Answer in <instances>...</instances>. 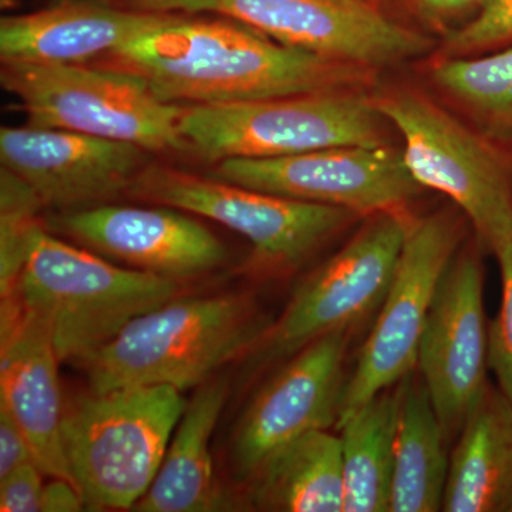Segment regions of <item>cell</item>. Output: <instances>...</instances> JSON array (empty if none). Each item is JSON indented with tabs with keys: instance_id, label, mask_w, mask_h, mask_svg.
<instances>
[{
	"instance_id": "10",
	"label": "cell",
	"mask_w": 512,
	"mask_h": 512,
	"mask_svg": "<svg viewBox=\"0 0 512 512\" xmlns=\"http://www.w3.org/2000/svg\"><path fill=\"white\" fill-rule=\"evenodd\" d=\"M161 13H217L282 45L379 72L420 59L434 40L384 15L372 0H137Z\"/></svg>"
},
{
	"instance_id": "32",
	"label": "cell",
	"mask_w": 512,
	"mask_h": 512,
	"mask_svg": "<svg viewBox=\"0 0 512 512\" xmlns=\"http://www.w3.org/2000/svg\"><path fill=\"white\" fill-rule=\"evenodd\" d=\"M372 2H377V0H372Z\"/></svg>"
},
{
	"instance_id": "2",
	"label": "cell",
	"mask_w": 512,
	"mask_h": 512,
	"mask_svg": "<svg viewBox=\"0 0 512 512\" xmlns=\"http://www.w3.org/2000/svg\"><path fill=\"white\" fill-rule=\"evenodd\" d=\"M269 319L245 293L177 298L151 309L84 359L92 392L134 386H201L239 357H247Z\"/></svg>"
},
{
	"instance_id": "28",
	"label": "cell",
	"mask_w": 512,
	"mask_h": 512,
	"mask_svg": "<svg viewBox=\"0 0 512 512\" xmlns=\"http://www.w3.org/2000/svg\"><path fill=\"white\" fill-rule=\"evenodd\" d=\"M43 473L36 463H28L0 480V511L42 512Z\"/></svg>"
},
{
	"instance_id": "17",
	"label": "cell",
	"mask_w": 512,
	"mask_h": 512,
	"mask_svg": "<svg viewBox=\"0 0 512 512\" xmlns=\"http://www.w3.org/2000/svg\"><path fill=\"white\" fill-rule=\"evenodd\" d=\"M55 343L15 295L2 296L0 406L28 437L43 476L73 481L63 446L64 409ZM77 487V485H76Z\"/></svg>"
},
{
	"instance_id": "4",
	"label": "cell",
	"mask_w": 512,
	"mask_h": 512,
	"mask_svg": "<svg viewBox=\"0 0 512 512\" xmlns=\"http://www.w3.org/2000/svg\"><path fill=\"white\" fill-rule=\"evenodd\" d=\"M377 109L403 140L414 180L446 195L474 237L494 256L512 245V148L501 146L409 86L373 93Z\"/></svg>"
},
{
	"instance_id": "18",
	"label": "cell",
	"mask_w": 512,
	"mask_h": 512,
	"mask_svg": "<svg viewBox=\"0 0 512 512\" xmlns=\"http://www.w3.org/2000/svg\"><path fill=\"white\" fill-rule=\"evenodd\" d=\"M171 13L123 10L97 2H63L0 20L2 63L86 64L109 57Z\"/></svg>"
},
{
	"instance_id": "1",
	"label": "cell",
	"mask_w": 512,
	"mask_h": 512,
	"mask_svg": "<svg viewBox=\"0 0 512 512\" xmlns=\"http://www.w3.org/2000/svg\"><path fill=\"white\" fill-rule=\"evenodd\" d=\"M168 103L224 104L365 89L375 72L282 45L234 19L174 16L109 56Z\"/></svg>"
},
{
	"instance_id": "27",
	"label": "cell",
	"mask_w": 512,
	"mask_h": 512,
	"mask_svg": "<svg viewBox=\"0 0 512 512\" xmlns=\"http://www.w3.org/2000/svg\"><path fill=\"white\" fill-rule=\"evenodd\" d=\"M500 265L503 298L488 325V366L497 386L512 402V245L495 256Z\"/></svg>"
},
{
	"instance_id": "20",
	"label": "cell",
	"mask_w": 512,
	"mask_h": 512,
	"mask_svg": "<svg viewBox=\"0 0 512 512\" xmlns=\"http://www.w3.org/2000/svg\"><path fill=\"white\" fill-rule=\"evenodd\" d=\"M228 392L222 377L201 384L185 406L153 484L134 510L208 512L229 505L215 483L210 450Z\"/></svg>"
},
{
	"instance_id": "11",
	"label": "cell",
	"mask_w": 512,
	"mask_h": 512,
	"mask_svg": "<svg viewBox=\"0 0 512 512\" xmlns=\"http://www.w3.org/2000/svg\"><path fill=\"white\" fill-rule=\"evenodd\" d=\"M128 191L224 225L247 239L259 262L278 271L302 264L362 220L345 208L291 200L164 165L144 167Z\"/></svg>"
},
{
	"instance_id": "25",
	"label": "cell",
	"mask_w": 512,
	"mask_h": 512,
	"mask_svg": "<svg viewBox=\"0 0 512 512\" xmlns=\"http://www.w3.org/2000/svg\"><path fill=\"white\" fill-rule=\"evenodd\" d=\"M45 207L35 191L18 175L0 171V286L8 295L18 282L30 241L40 227V210Z\"/></svg>"
},
{
	"instance_id": "21",
	"label": "cell",
	"mask_w": 512,
	"mask_h": 512,
	"mask_svg": "<svg viewBox=\"0 0 512 512\" xmlns=\"http://www.w3.org/2000/svg\"><path fill=\"white\" fill-rule=\"evenodd\" d=\"M396 437L390 512H436L443 508L450 446L419 370L396 384Z\"/></svg>"
},
{
	"instance_id": "14",
	"label": "cell",
	"mask_w": 512,
	"mask_h": 512,
	"mask_svg": "<svg viewBox=\"0 0 512 512\" xmlns=\"http://www.w3.org/2000/svg\"><path fill=\"white\" fill-rule=\"evenodd\" d=\"M352 330H333L276 367L239 419L229 468L247 483L256 468L285 444L312 430H329L339 420Z\"/></svg>"
},
{
	"instance_id": "19",
	"label": "cell",
	"mask_w": 512,
	"mask_h": 512,
	"mask_svg": "<svg viewBox=\"0 0 512 512\" xmlns=\"http://www.w3.org/2000/svg\"><path fill=\"white\" fill-rule=\"evenodd\" d=\"M441 511L512 512V402L494 384L458 434Z\"/></svg>"
},
{
	"instance_id": "9",
	"label": "cell",
	"mask_w": 512,
	"mask_h": 512,
	"mask_svg": "<svg viewBox=\"0 0 512 512\" xmlns=\"http://www.w3.org/2000/svg\"><path fill=\"white\" fill-rule=\"evenodd\" d=\"M467 218L440 208L409 215L402 251L375 325L346 380L336 427L417 369L424 325L441 278L466 238Z\"/></svg>"
},
{
	"instance_id": "31",
	"label": "cell",
	"mask_w": 512,
	"mask_h": 512,
	"mask_svg": "<svg viewBox=\"0 0 512 512\" xmlns=\"http://www.w3.org/2000/svg\"><path fill=\"white\" fill-rule=\"evenodd\" d=\"M86 508L83 495L72 481L52 478L43 490L42 512H74Z\"/></svg>"
},
{
	"instance_id": "24",
	"label": "cell",
	"mask_w": 512,
	"mask_h": 512,
	"mask_svg": "<svg viewBox=\"0 0 512 512\" xmlns=\"http://www.w3.org/2000/svg\"><path fill=\"white\" fill-rule=\"evenodd\" d=\"M430 80L467 123L512 148V46L477 56L440 57L430 67Z\"/></svg>"
},
{
	"instance_id": "30",
	"label": "cell",
	"mask_w": 512,
	"mask_h": 512,
	"mask_svg": "<svg viewBox=\"0 0 512 512\" xmlns=\"http://www.w3.org/2000/svg\"><path fill=\"white\" fill-rule=\"evenodd\" d=\"M420 16L431 25L450 29L451 22L463 13L473 12L480 6L481 0H413Z\"/></svg>"
},
{
	"instance_id": "6",
	"label": "cell",
	"mask_w": 512,
	"mask_h": 512,
	"mask_svg": "<svg viewBox=\"0 0 512 512\" xmlns=\"http://www.w3.org/2000/svg\"><path fill=\"white\" fill-rule=\"evenodd\" d=\"M389 121L365 89L184 107L187 147L207 160L276 158L340 146H390Z\"/></svg>"
},
{
	"instance_id": "23",
	"label": "cell",
	"mask_w": 512,
	"mask_h": 512,
	"mask_svg": "<svg viewBox=\"0 0 512 512\" xmlns=\"http://www.w3.org/2000/svg\"><path fill=\"white\" fill-rule=\"evenodd\" d=\"M397 407L394 386L336 427L342 446L343 512H390Z\"/></svg>"
},
{
	"instance_id": "8",
	"label": "cell",
	"mask_w": 512,
	"mask_h": 512,
	"mask_svg": "<svg viewBox=\"0 0 512 512\" xmlns=\"http://www.w3.org/2000/svg\"><path fill=\"white\" fill-rule=\"evenodd\" d=\"M409 212L365 217L349 241L295 289L282 315L269 323L245 359L244 375L276 369L333 330H353L377 315L392 284Z\"/></svg>"
},
{
	"instance_id": "3",
	"label": "cell",
	"mask_w": 512,
	"mask_h": 512,
	"mask_svg": "<svg viewBox=\"0 0 512 512\" xmlns=\"http://www.w3.org/2000/svg\"><path fill=\"white\" fill-rule=\"evenodd\" d=\"M180 293L177 279L120 268L40 225L8 295L45 323L60 362L79 365L131 320Z\"/></svg>"
},
{
	"instance_id": "13",
	"label": "cell",
	"mask_w": 512,
	"mask_h": 512,
	"mask_svg": "<svg viewBox=\"0 0 512 512\" xmlns=\"http://www.w3.org/2000/svg\"><path fill=\"white\" fill-rule=\"evenodd\" d=\"M211 177L291 200L345 208L365 218L376 212L406 210L423 194L390 146H340L276 158H227Z\"/></svg>"
},
{
	"instance_id": "16",
	"label": "cell",
	"mask_w": 512,
	"mask_h": 512,
	"mask_svg": "<svg viewBox=\"0 0 512 512\" xmlns=\"http://www.w3.org/2000/svg\"><path fill=\"white\" fill-rule=\"evenodd\" d=\"M56 225L93 251L167 278L205 274L227 256L210 229L167 205L77 208L57 217Z\"/></svg>"
},
{
	"instance_id": "22",
	"label": "cell",
	"mask_w": 512,
	"mask_h": 512,
	"mask_svg": "<svg viewBox=\"0 0 512 512\" xmlns=\"http://www.w3.org/2000/svg\"><path fill=\"white\" fill-rule=\"evenodd\" d=\"M254 507L282 512H343L342 446L312 430L274 451L247 480Z\"/></svg>"
},
{
	"instance_id": "15",
	"label": "cell",
	"mask_w": 512,
	"mask_h": 512,
	"mask_svg": "<svg viewBox=\"0 0 512 512\" xmlns=\"http://www.w3.org/2000/svg\"><path fill=\"white\" fill-rule=\"evenodd\" d=\"M146 150L49 127H2V167L18 175L45 207L77 210L92 207L130 190L144 170Z\"/></svg>"
},
{
	"instance_id": "5",
	"label": "cell",
	"mask_w": 512,
	"mask_h": 512,
	"mask_svg": "<svg viewBox=\"0 0 512 512\" xmlns=\"http://www.w3.org/2000/svg\"><path fill=\"white\" fill-rule=\"evenodd\" d=\"M185 406L174 387L134 386L92 392L64 409V453L86 510L136 508Z\"/></svg>"
},
{
	"instance_id": "29",
	"label": "cell",
	"mask_w": 512,
	"mask_h": 512,
	"mask_svg": "<svg viewBox=\"0 0 512 512\" xmlns=\"http://www.w3.org/2000/svg\"><path fill=\"white\" fill-rule=\"evenodd\" d=\"M28 463H35L28 437L9 410L0 406V480Z\"/></svg>"
},
{
	"instance_id": "12",
	"label": "cell",
	"mask_w": 512,
	"mask_h": 512,
	"mask_svg": "<svg viewBox=\"0 0 512 512\" xmlns=\"http://www.w3.org/2000/svg\"><path fill=\"white\" fill-rule=\"evenodd\" d=\"M484 254L476 237L461 245L441 278L420 339L417 370L448 444L490 384Z\"/></svg>"
},
{
	"instance_id": "26",
	"label": "cell",
	"mask_w": 512,
	"mask_h": 512,
	"mask_svg": "<svg viewBox=\"0 0 512 512\" xmlns=\"http://www.w3.org/2000/svg\"><path fill=\"white\" fill-rule=\"evenodd\" d=\"M512 46V0H481L471 18L444 33L440 57L483 55Z\"/></svg>"
},
{
	"instance_id": "7",
	"label": "cell",
	"mask_w": 512,
	"mask_h": 512,
	"mask_svg": "<svg viewBox=\"0 0 512 512\" xmlns=\"http://www.w3.org/2000/svg\"><path fill=\"white\" fill-rule=\"evenodd\" d=\"M0 82L20 101L28 124L134 144L187 150L184 107L158 97L136 73L86 64L2 63Z\"/></svg>"
}]
</instances>
